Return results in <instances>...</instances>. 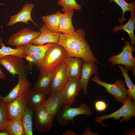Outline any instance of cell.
<instances>
[{"instance_id": "6da1fadb", "label": "cell", "mask_w": 135, "mask_h": 135, "mask_svg": "<svg viewBox=\"0 0 135 135\" xmlns=\"http://www.w3.org/2000/svg\"><path fill=\"white\" fill-rule=\"evenodd\" d=\"M86 36L85 30L81 28L70 34L60 33L58 44L64 48L68 57H78L84 62L100 64L86 41Z\"/></svg>"}, {"instance_id": "7a4b0ae2", "label": "cell", "mask_w": 135, "mask_h": 135, "mask_svg": "<svg viewBox=\"0 0 135 135\" xmlns=\"http://www.w3.org/2000/svg\"><path fill=\"white\" fill-rule=\"evenodd\" d=\"M67 57L66 51L62 46L53 43L34 66L40 72L45 74L54 69Z\"/></svg>"}, {"instance_id": "3957f363", "label": "cell", "mask_w": 135, "mask_h": 135, "mask_svg": "<svg viewBox=\"0 0 135 135\" xmlns=\"http://www.w3.org/2000/svg\"><path fill=\"white\" fill-rule=\"evenodd\" d=\"M135 116V104L132 101L131 98L128 96L123 104L122 106L116 111L109 114L97 116L95 118V122L100 124L104 127L108 128V126L102 123V121L105 120L112 118L114 120H117L120 118V121L128 123V121Z\"/></svg>"}, {"instance_id": "277c9868", "label": "cell", "mask_w": 135, "mask_h": 135, "mask_svg": "<svg viewBox=\"0 0 135 135\" xmlns=\"http://www.w3.org/2000/svg\"><path fill=\"white\" fill-rule=\"evenodd\" d=\"M124 45L121 52L117 54L110 56L107 61L112 65L121 64L124 65L128 70H131L135 75V58L133 55L135 50V46L131 45L129 41H124Z\"/></svg>"}, {"instance_id": "5b68a950", "label": "cell", "mask_w": 135, "mask_h": 135, "mask_svg": "<svg viewBox=\"0 0 135 135\" xmlns=\"http://www.w3.org/2000/svg\"><path fill=\"white\" fill-rule=\"evenodd\" d=\"M0 64L14 76L16 74L18 76L27 77L30 70L23 58L15 56L8 55L1 57Z\"/></svg>"}, {"instance_id": "8992f818", "label": "cell", "mask_w": 135, "mask_h": 135, "mask_svg": "<svg viewBox=\"0 0 135 135\" xmlns=\"http://www.w3.org/2000/svg\"><path fill=\"white\" fill-rule=\"evenodd\" d=\"M93 112L91 108L84 103L80 104L79 107L72 108L65 104L56 116L58 123L61 125L66 126L70 121H73L76 116L80 115L90 116Z\"/></svg>"}, {"instance_id": "52a82bcc", "label": "cell", "mask_w": 135, "mask_h": 135, "mask_svg": "<svg viewBox=\"0 0 135 135\" xmlns=\"http://www.w3.org/2000/svg\"><path fill=\"white\" fill-rule=\"evenodd\" d=\"M91 80L105 88L106 91L113 96L118 102L123 104L128 96L126 85L121 79L117 80L114 83L109 84L101 80L98 75H95Z\"/></svg>"}, {"instance_id": "ba28073f", "label": "cell", "mask_w": 135, "mask_h": 135, "mask_svg": "<svg viewBox=\"0 0 135 135\" xmlns=\"http://www.w3.org/2000/svg\"><path fill=\"white\" fill-rule=\"evenodd\" d=\"M40 32L24 28L12 35L7 42V44L15 46L16 48L22 47L30 43L37 38Z\"/></svg>"}, {"instance_id": "9c48e42d", "label": "cell", "mask_w": 135, "mask_h": 135, "mask_svg": "<svg viewBox=\"0 0 135 135\" xmlns=\"http://www.w3.org/2000/svg\"><path fill=\"white\" fill-rule=\"evenodd\" d=\"M68 77L66 58L54 70L49 86V94L62 89Z\"/></svg>"}, {"instance_id": "30bf717a", "label": "cell", "mask_w": 135, "mask_h": 135, "mask_svg": "<svg viewBox=\"0 0 135 135\" xmlns=\"http://www.w3.org/2000/svg\"><path fill=\"white\" fill-rule=\"evenodd\" d=\"M26 104L25 92L12 101L6 104V112L9 120H20L25 111Z\"/></svg>"}, {"instance_id": "8fae6325", "label": "cell", "mask_w": 135, "mask_h": 135, "mask_svg": "<svg viewBox=\"0 0 135 135\" xmlns=\"http://www.w3.org/2000/svg\"><path fill=\"white\" fill-rule=\"evenodd\" d=\"M35 123L38 131L41 133L48 132L51 127L54 118L43 104L34 110Z\"/></svg>"}, {"instance_id": "7c38bea8", "label": "cell", "mask_w": 135, "mask_h": 135, "mask_svg": "<svg viewBox=\"0 0 135 135\" xmlns=\"http://www.w3.org/2000/svg\"><path fill=\"white\" fill-rule=\"evenodd\" d=\"M80 79L68 77L62 88L63 95L66 105L70 106L74 102L76 96L82 89Z\"/></svg>"}, {"instance_id": "4fadbf2b", "label": "cell", "mask_w": 135, "mask_h": 135, "mask_svg": "<svg viewBox=\"0 0 135 135\" xmlns=\"http://www.w3.org/2000/svg\"><path fill=\"white\" fill-rule=\"evenodd\" d=\"M49 97L45 100L43 104L54 119L65 104L64 98L62 89L52 92Z\"/></svg>"}, {"instance_id": "5bb4252c", "label": "cell", "mask_w": 135, "mask_h": 135, "mask_svg": "<svg viewBox=\"0 0 135 135\" xmlns=\"http://www.w3.org/2000/svg\"><path fill=\"white\" fill-rule=\"evenodd\" d=\"M16 85L6 96H2L1 100L5 103L10 102L26 91L30 90L31 83L27 77L18 76Z\"/></svg>"}, {"instance_id": "9a60e30c", "label": "cell", "mask_w": 135, "mask_h": 135, "mask_svg": "<svg viewBox=\"0 0 135 135\" xmlns=\"http://www.w3.org/2000/svg\"><path fill=\"white\" fill-rule=\"evenodd\" d=\"M92 74L98 75V68L95 63L84 62L79 82L85 94H86L90 78Z\"/></svg>"}, {"instance_id": "2e32d148", "label": "cell", "mask_w": 135, "mask_h": 135, "mask_svg": "<svg viewBox=\"0 0 135 135\" xmlns=\"http://www.w3.org/2000/svg\"><path fill=\"white\" fill-rule=\"evenodd\" d=\"M34 5L32 3L26 4L20 11L16 14L10 16L7 26H12L18 22H22L26 24L30 21L35 25L37 24L34 21L32 18L31 12Z\"/></svg>"}, {"instance_id": "e0dca14e", "label": "cell", "mask_w": 135, "mask_h": 135, "mask_svg": "<svg viewBox=\"0 0 135 135\" xmlns=\"http://www.w3.org/2000/svg\"><path fill=\"white\" fill-rule=\"evenodd\" d=\"M26 105L33 111L43 104L45 97L48 94L46 92L32 90L25 92Z\"/></svg>"}, {"instance_id": "ac0fdd59", "label": "cell", "mask_w": 135, "mask_h": 135, "mask_svg": "<svg viewBox=\"0 0 135 135\" xmlns=\"http://www.w3.org/2000/svg\"><path fill=\"white\" fill-rule=\"evenodd\" d=\"M39 36L30 43L34 45L44 44L49 43H58L60 33H53L50 31L44 24L40 29Z\"/></svg>"}, {"instance_id": "d6986e66", "label": "cell", "mask_w": 135, "mask_h": 135, "mask_svg": "<svg viewBox=\"0 0 135 135\" xmlns=\"http://www.w3.org/2000/svg\"><path fill=\"white\" fill-rule=\"evenodd\" d=\"M66 65L68 77L80 78L84 61L78 57H67Z\"/></svg>"}, {"instance_id": "ffe728a7", "label": "cell", "mask_w": 135, "mask_h": 135, "mask_svg": "<svg viewBox=\"0 0 135 135\" xmlns=\"http://www.w3.org/2000/svg\"><path fill=\"white\" fill-rule=\"evenodd\" d=\"M74 15L73 10L64 12L60 20L58 32L64 34H70L75 31V28L72 23Z\"/></svg>"}, {"instance_id": "44dd1931", "label": "cell", "mask_w": 135, "mask_h": 135, "mask_svg": "<svg viewBox=\"0 0 135 135\" xmlns=\"http://www.w3.org/2000/svg\"><path fill=\"white\" fill-rule=\"evenodd\" d=\"M135 24V12H131L130 16L126 24L116 26L113 28L112 31L114 33H116L120 30H124L128 33L130 37L131 45L134 46L135 43L134 34Z\"/></svg>"}, {"instance_id": "7402d4cb", "label": "cell", "mask_w": 135, "mask_h": 135, "mask_svg": "<svg viewBox=\"0 0 135 135\" xmlns=\"http://www.w3.org/2000/svg\"><path fill=\"white\" fill-rule=\"evenodd\" d=\"M62 14L60 11H57L54 14L42 17L44 24L50 31L53 33L59 32V22Z\"/></svg>"}, {"instance_id": "603a6c76", "label": "cell", "mask_w": 135, "mask_h": 135, "mask_svg": "<svg viewBox=\"0 0 135 135\" xmlns=\"http://www.w3.org/2000/svg\"><path fill=\"white\" fill-rule=\"evenodd\" d=\"M55 69L48 71L45 74L40 72L38 78L33 89L46 92L49 94V86Z\"/></svg>"}, {"instance_id": "cb8c5ba5", "label": "cell", "mask_w": 135, "mask_h": 135, "mask_svg": "<svg viewBox=\"0 0 135 135\" xmlns=\"http://www.w3.org/2000/svg\"><path fill=\"white\" fill-rule=\"evenodd\" d=\"M34 111L26 106L23 116L20 119L25 135H32V118Z\"/></svg>"}, {"instance_id": "d4e9b609", "label": "cell", "mask_w": 135, "mask_h": 135, "mask_svg": "<svg viewBox=\"0 0 135 135\" xmlns=\"http://www.w3.org/2000/svg\"><path fill=\"white\" fill-rule=\"evenodd\" d=\"M0 58L8 55H12L25 58L27 56L26 52L25 46L14 49L6 47L4 44L1 38L0 39Z\"/></svg>"}, {"instance_id": "484cf974", "label": "cell", "mask_w": 135, "mask_h": 135, "mask_svg": "<svg viewBox=\"0 0 135 135\" xmlns=\"http://www.w3.org/2000/svg\"><path fill=\"white\" fill-rule=\"evenodd\" d=\"M112 2H114L121 8L122 11V14L121 18H119L118 20L120 23L122 24L126 20L124 15L125 12L130 11L131 12H135V2L132 1L130 3L126 2L124 0H110L109 3Z\"/></svg>"}, {"instance_id": "4316f807", "label": "cell", "mask_w": 135, "mask_h": 135, "mask_svg": "<svg viewBox=\"0 0 135 135\" xmlns=\"http://www.w3.org/2000/svg\"><path fill=\"white\" fill-rule=\"evenodd\" d=\"M118 67L121 71L125 79V82L128 88L127 90L128 95L131 98L132 102L135 103V86L128 74V70L124 68L122 65L118 66Z\"/></svg>"}, {"instance_id": "83f0119b", "label": "cell", "mask_w": 135, "mask_h": 135, "mask_svg": "<svg viewBox=\"0 0 135 135\" xmlns=\"http://www.w3.org/2000/svg\"><path fill=\"white\" fill-rule=\"evenodd\" d=\"M5 130L10 135H25L20 120L14 121L9 120Z\"/></svg>"}, {"instance_id": "f1b7e54d", "label": "cell", "mask_w": 135, "mask_h": 135, "mask_svg": "<svg viewBox=\"0 0 135 135\" xmlns=\"http://www.w3.org/2000/svg\"><path fill=\"white\" fill-rule=\"evenodd\" d=\"M53 43H49L46 44L34 45L29 43L25 45V50L27 55L32 54H38L44 56V54Z\"/></svg>"}, {"instance_id": "f546056e", "label": "cell", "mask_w": 135, "mask_h": 135, "mask_svg": "<svg viewBox=\"0 0 135 135\" xmlns=\"http://www.w3.org/2000/svg\"><path fill=\"white\" fill-rule=\"evenodd\" d=\"M58 4L62 7L61 10L64 12L74 10H81L82 6L75 0H59Z\"/></svg>"}, {"instance_id": "4dcf8cb0", "label": "cell", "mask_w": 135, "mask_h": 135, "mask_svg": "<svg viewBox=\"0 0 135 135\" xmlns=\"http://www.w3.org/2000/svg\"><path fill=\"white\" fill-rule=\"evenodd\" d=\"M6 104L0 102V131L5 130L9 121L6 112Z\"/></svg>"}, {"instance_id": "1f68e13d", "label": "cell", "mask_w": 135, "mask_h": 135, "mask_svg": "<svg viewBox=\"0 0 135 135\" xmlns=\"http://www.w3.org/2000/svg\"><path fill=\"white\" fill-rule=\"evenodd\" d=\"M43 56L38 54H32L26 56L25 58L28 62V65L30 70L32 69L35 64L41 59Z\"/></svg>"}, {"instance_id": "d6a6232c", "label": "cell", "mask_w": 135, "mask_h": 135, "mask_svg": "<svg viewBox=\"0 0 135 135\" xmlns=\"http://www.w3.org/2000/svg\"><path fill=\"white\" fill-rule=\"evenodd\" d=\"M107 107L106 102L103 100H98L95 103V108L98 112H102L105 110L106 109Z\"/></svg>"}, {"instance_id": "836d02e7", "label": "cell", "mask_w": 135, "mask_h": 135, "mask_svg": "<svg viewBox=\"0 0 135 135\" xmlns=\"http://www.w3.org/2000/svg\"><path fill=\"white\" fill-rule=\"evenodd\" d=\"M96 132L94 133L91 132L90 130V128L88 127H86L85 128L84 133L81 135H96L98 134Z\"/></svg>"}, {"instance_id": "e575fe53", "label": "cell", "mask_w": 135, "mask_h": 135, "mask_svg": "<svg viewBox=\"0 0 135 135\" xmlns=\"http://www.w3.org/2000/svg\"><path fill=\"white\" fill-rule=\"evenodd\" d=\"M0 80H6V77L5 74L4 73L0 68Z\"/></svg>"}, {"instance_id": "d590c367", "label": "cell", "mask_w": 135, "mask_h": 135, "mask_svg": "<svg viewBox=\"0 0 135 135\" xmlns=\"http://www.w3.org/2000/svg\"><path fill=\"white\" fill-rule=\"evenodd\" d=\"M63 135H78L79 134H76L74 132L66 130L63 134Z\"/></svg>"}, {"instance_id": "8d00e7d4", "label": "cell", "mask_w": 135, "mask_h": 135, "mask_svg": "<svg viewBox=\"0 0 135 135\" xmlns=\"http://www.w3.org/2000/svg\"><path fill=\"white\" fill-rule=\"evenodd\" d=\"M0 135H10L9 133L6 130H4L0 131Z\"/></svg>"}, {"instance_id": "74e56055", "label": "cell", "mask_w": 135, "mask_h": 135, "mask_svg": "<svg viewBox=\"0 0 135 135\" xmlns=\"http://www.w3.org/2000/svg\"><path fill=\"white\" fill-rule=\"evenodd\" d=\"M2 96H1L0 95V102L2 101V100H1V98H2Z\"/></svg>"}]
</instances>
